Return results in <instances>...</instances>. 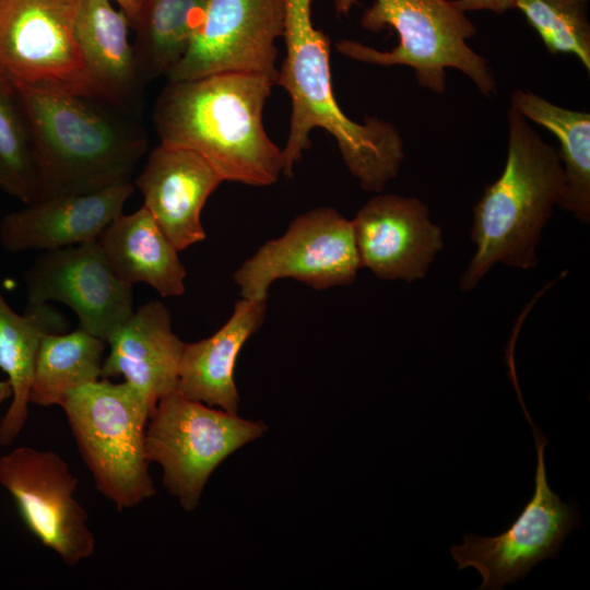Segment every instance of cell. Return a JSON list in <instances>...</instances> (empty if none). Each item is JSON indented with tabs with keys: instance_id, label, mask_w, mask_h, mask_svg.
I'll return each instance as SVG.
<instances>
[{
	"instance_id": "6da1fadb",
	"label": "cell",
	"mask_w": 590,
	"mask_h": 590,
	"mask_svg": "<svg viewBox=\"0 0 590 590\" xmlns=\"http://www.w3.org/2000/svg\"><path fill=\"white\" fill-rule=\"evenodd\" d=\"M286 56L276 83L290 95V131L282 149L283 175L293 177L303 153L310 149V132L320 128L337 142L343 162L362 189L380 192L397 177L404 143L388 120L367 116L363 122L347 117L332 87L329 38L315 27L312 0H284Z\"/></svg>"
},
{
	"instance_id": "7a4b0ae2",
	"label": "cell",
	"mask_w": 590,
	"mask_h": 590,
	"mask_svg": "<svg viewBox=\"0 0 590 590\" xmlns=\"http://www.w3.org/2000/svg\"><path fill=\"white\" fill-rule=\"evenodd\" d=\"M273 85L261 75L232 72L168 81L153 113L161 143L198 153L223 181L273 185L284 168L282 149L262 119Z\"/></svg>"
},
{
	"instance_id": "3957f363",
	"label": "cell",
	"mask_w": 590,
	"mask_h": 590,
	"mask_svg": "<svg viewBox=\"0 0 590 590\" xmlns=\"http://www.w3.org/2000/svg\"><path fill=\"white\" fill-rule=\"evenodd\" d=\"M15 88L35 149L36 201L130 181L148 140L139 126L119 115L122 107L78 94Z\"/></svg>"
},
{
	"instance_id": "277c9868",
	"label": "cell",
	"mask_w": 590,
	"mask_h": 590,
	"mask_svg": "<svg viewBox=\"0 0 590 590\" xmlns=\"http://www.w3.org/2000/svg\"><path fill=\"white\" fill-rule=\"evenodd\" d=\"M507 127L504 169L473 208L471 239L476 249L460 280L464 292L472 291L496 263L534 268L542 231L563 194L565 177L557 150L511 106Z\"/></svg>"
},
{
	"instance_id": "5b68a950",
	"label": "cell",
	"mask_w": 590,
	"mask_h": 590,
	"mask_svg": "<svg viewBox=\"0 0 590 590\" xmlns=\"http://www.w3.org/2000/svg\"><path fill=\"white\" fill-rule=\"evenodd\" d=\"M358 3V0H333L335 14L346 16ZM361 24L376 33L392 28L398 45L379 50L353 39H341L335 48L346 58L381 67H410L417 84L435 94L445 93L448 68L465 74L483 96L489 98L496 93L488 62L467 43L476 27L452 0H373Z\"/></svg>"
},
{
	"instance_id": "8992f818",
	"label": "cell",
	"mask_w": 590,
	"mask_h": 590,
	"mask_svg": "<svg viewBox=\"0 0 590 590\" xmlns=\"http://www.w3.org/2000/svg\"><path fill=\"white\" fill-rule=\"evenodd\" d=\"M61 408L97 489L117 509L155 494L145 446L151 412L131 385L98 379L72 391Z\"/></svg>"
},
{
	"instance_id": "52a82bcc",
	"label": "cell",
	"mask_w": 590,
	"mask_h": 590,
	"mask_svg": "<svg viewBox=\"0 0 590 590\" xmlns=\"http://www.w3.org/2000/svg\"><path fill=\"white\" fill-rule=\"evenodd\" d=\"M260 421L215 409L177 391L151 413L145 446L150 462L163 470V484L187 511L194 510L214 470L233 452L264 434Z\"/></svg>"
},
{
	"instance_id": "ba28073f",
	"label": "cell",
	"mask_w": 590,
	"mask_h": 590,
	"mask_svg": "<svg viewBox=\"0 0 590 590\" xmlns=\"http://www.w3.org/2000/svg\"><path fill=\"white\" fill-rule=\"evenodd\" d=\"M78 4L79 0H0V79L14 87L107 101L76 45Z\"/></svg>"
},
{
	"instance_id": "9c48e42d",
	"label": "cell",
	"mask_w": 590,
	"mask_h": 590,
	"mask_svg": "<svg viewBox=\"0 0 590 590\" xmlns=\"http://www.w3.org/2000/svg\"><path fill=\"white\" fill-rule=\"evenodd\" d=\"M517 396L531 426L536 451L534 492L516 520L496 536L464 534L461 545L450 553L458 569H476L481 590H500L507 583L523 579L539 562L557 556L566 535L579 526L575 506L564 503L547 483L544 450L547 439L536 427L520 394Z\"/></svg>"
},
{
	"instance_id": "30bf717a",
	"label": "cell",
	"mask_w": 590,
	"mask_h": 590,
	"mask_svg": "<svg viewBox=\"0 0 590 590\" xmlns=\"http://www.w3.org/2000/svg\"><path fill=\"white\" fill-rule=\"evenodd\" d=\"M359 269L351 220L322 206L298 215L282 236L264 243L236 270L234 282L243 298L267 299L280 279L324 290L353 283Z\"/></svg>"
},
{
	"instance_id": "8fae6325",
	"label": "cell",
	"mask_w": 590,
	"mask_h": 590,
	"mask_svg": "<svg viewBox=\"0 0 590 590\" xmlns=\"http://www.w3.org/2000/svg\"><path fill=\"white\" fill-rule=\"evenodd\" d=\"M284 0H208L187 52L167 74L185 81L217 73H247L276 83Z\"/></svg>"
},
{
	"instance_id": "7c38bea8",
	"label": "cell",
	"mask_w": 590,
	"mask_h": 590,
	"mask_svg": "<svg viewBox=\"0 0 590 590\" xmlns=\"http://www.w3.org/2000/svg\"><path fill=\"white\" fill-rule=\"evenodd\" d=\"M0 484L14 499L27 529L64 564L76 565L94 553L87 514L73 497L78 479L59 455L27 446L14 448L0 457Z\"/></svg>"
},
{
	"instance_id": "4fadbf2b",
	"label": "cell",
	"mask_w": 590,
	"mask_h": 590,
	"mask_svg": "<svg viewBox=\"0 0 590 590\" xmlns=\"http://www.w3.org/2000/svg\"><path fill=\"white\" fill-rule=\"evenodd\" d=\"M23 278L27 303L60 302L104 341L133 312L132 286L115 274L97 240L43 251Z\"/></svg>"
},
{
	"instance_id": "5bb4252c",
	"label": "cell",
	"mask_w": 590,
	"mask_h": 590,
	"mask_svg": "<svg viewBox=\"0 0 590 590\" xmlns=\"http://www.w3.org/2000/svg\"><path fill=\"white\" fill-rule=\"evenodd\" d=\"M351 222L361 268L378 279H423L442 249L441 228L415 197L378 194Z\"/></svg>"
},
{
	"instance_id": "9a60e30c",
	"label": "cell",
	"mask_w": 590,
	"mask_h": 590,
	"mask_svg": "<svg viewBox=\"0 0 590 590\" xmlns=\"http://www.w3.org/2000/svg\"><path fill=\"white\" fill-rule=\"evenodd\" d=\"M131 181L25 204L0 221V244L9 252L47 251L97 240L122 213Z\"/></svg>"
},
{
	"instance_id": "2e32d148",
	"label": "cell",
	"mask_w": 590,
	"mask_h": 590,
	"mask_svg": "<svg viewBox=\"0 0 590 590\" xmlns=\"http://www.w3.org/2000/svg\"><path fill=\"white\" fill-rule=\"evenodd\" d=\"M198 153L160 143L135 179L143 206L178 251L202 241L201 211L222 182Z\"/></svg>"
},
{
	"instance_id": "e0dca14e",
	"label": "cell",
	"mask_w": 590,
	"mask_h": 590,
	"mask_svg": "<svg viewBox=\"0 0 590 590\" xmlns=\"http://www.w3.org/2000/svg\"><path fill=\"white\" fill-rule=\"evenodd\" d=\"M106 342L109 353L102 378L122 376L151 413L163 397L176 391L185 343L173 332L170 312L161 302L140 306Z\"/></svg>"
},
{
	"instance_id": "ac0fdd59",
	"label": "cell",
	"mask_w": 590,
	"mask_h": 590,
	"mask_svg": "<svg viewBox=\"0 0 590 590\" xmlns=\"http://www.w3.org/2000/svg\"><path fill=\"white\" fill-rule=\"evenodd\" d=\"M266 309L267 299L241 297L232 316L214 334L185 343L176 391L188 399L237 413L236 361L244 344L262 324Z\"/></svg>"
},
{
	"instance_id": "d6986e66",
	"label": "cell",
	"mask_w": 590,
	"mask_h": 590,
	"mask_svg": "<svg viewBox=\"0 0 590 590\" xmlns=\"http://www.w3.org/2000/svg\"><path fill=\"white\" fill-rule=\"evenodd\" d=\"M97 241L111 270L125 283H146L164 297L185 293L186 269L178 250L144 206L131 214L121 213Z\"/></svg>"
},
{
	"instance_id": "ffe728a7",
	"label": "cell",
	"mask_w": 590,
	"mask_h": 590,
	"mask_svg": "<svg viewBox=\"0 0 590 590\" xmlns=\"http://www.w3.org/2000/svg\"><path fill=\"white\" fill-rule=\"evenodd\" d=\"M129 17L111 0H79L74 36L84 67L110 103L127 108L142 83Z\"/></svg>"
},
{
	"instance_id": "44dd1931",
	"label": "cell",
	"mask_w": 590,
	"mask_h": 590,
	"mask_svg": "<svg viewBox=\"0 0 590 590\" xmlns=\"http://www.w3.org/2000/svg\"><path fill=\"white\" fill-rule=\"evenodd\" d=\"M68 328L67 319L49 304H30L15 312L0 292V369L7 375L12 401L0 421V446L11 445L27 420L30 391L42 339Z\"/></svg>"
},
{
	"instance_id": "7402d4cb",
	"label": "cell",
	"mask_w": 590,
	"mask_h": 590,
	"mask_svg": "<svg viewBox=\"0 0 590 590\" xmlns=\"http://www.w3.org/2000/svg\"><path fill=\"white\" fill-rule=\"evenodd\" d=\"M511 107L552 132L559 142L558 155L565 185L558 206L580 222H590V114L558 106L528 90L516 88Z\"/></svg>"
},
{
	"instance_id": "603a6c76",
	"label": "cell",
	"mask_w": 590,
	"mask_h": 590,
	"mask_svg": "<svg viewBox=\"0 0 590 590\" xmlns=\"http://www.w3.org/2000/svg\"><path fill=\"white\" fill-rule=\"evenodd\" d=\"M105 343L81 327L46 334L36 357L30 403L62 406L72 391L101 379Z\"/></svg>"
},
{
	"instance_id": "cb8c5ba5",
	"label": "cell",
	"mask_w": 590,
	"mask_h": 590,
	"mask_svg": "<svg viewBox=\"0 0 590 590\" xmlns=\"http://www.w3.org/2000/svg\"><path fill=\"white\" fill-rule=\"evenodd\" d=\"M208 0H141L133 45L142 83L167 74L182 59Z\"/></svg>"
},
{
	"instance_id": "d4e9b609",
	"label": "cell",
	"mask_w": 590,
	"mask_h": 590,
	"mask_svg": "<svg viewBox=\"0 0 590 590\" xmlns=\"http://www.w3.org/2000/svg\"><path fill=\"white\" fill-rule=\"evenodd\" d=\"M0 190L24 205L36 201L38 172L30 125L17 91L0 79Z\"/></svg>"
},
{
	"instance_id": "484cf974",
	"label": "cell",
	"mask_w": 590,
	"mask_h": 590,
	"mask_svg": "<svg viewBox=\"0 0 590 590\" xmlns=\"http://www.w3.org/2000/svg\"><path fill=\"white\" fill-rule=\"evenodd\" d=\"M590 0H514L550 54H573L590 72Z\"/></svg>"
},
{
	"instance_id": "4316f807",
	"label": "cell",
	"mask_w": 590,
	"mask_h": 590,
	"mask_svg": "<svg viewBox=\"0 0 590 590\" xmlns=\"http://www.w3.org/2000/svg\"><path fill=\"white\" fill-rule=\"evenodd\" d=\"M452 2L463 12L487 10L497 14L512 9L514 4V0H452Z\"/></svg>"
},
{
	"instance_id": "83f0119b",
	"label": "cell",
	"mask_w": 590,
	"mask_h": 590,
	"mask_svg": "<svg viewBox=\"0 0 590 590\" xmlns=\"http://www.w3.org/2000/svg\"><path fill=\"white\" fill-rule=\"evenodd\" d=\"M117 3L119 8L126 13L129 17L131 26L137 21L141 0H111Z\"/></svg>"
},
{
	"instance_id": "f1b7e54d",
	"label": "cell",
	"mask_w": 590,
	"mask_h": 590,
	"mask_svg": "<svg viewBox=\"0 0 590 590\" xmlns=\"http://www.w3.org/2000/svg\"><path fill=\"white\" fill-rule=\"evenodd\" d=\"M11 396V388L8 380L0 381V405Z\"/></svg>"
}]
</instances>
